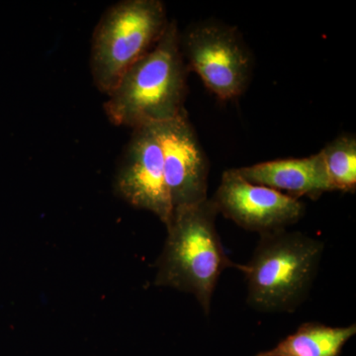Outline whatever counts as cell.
Here are the masks:
<instances>
[{"instance_id":"obj_3","label":"cell","mask_w":356,"mask_h":356,"mask_svg":"<svg viewBox=\"0 0 356 356\" xmlns=\"http://www.w3.org/2000/svg\"><path fill=\"white\" fill-rule=\"evenodd\" d=\"M324 248L301 232L259 236L250 261L238 267L247 280L248 305L262 313H294L309 296Z\"/></svg>"},{"instance_id":"obj_11","label":"cell","mask_w":356,"mask_h":356,"mask_svg":"<svg viewBox=\"0 0 356 356\" xmlns=\"http://www.w3.org/2000/svg\"><path fill=\"white\" fill-rule=\"evenodd\" d=\"M334 191L355 193L356 138L343 134L320 152Z\"/></svg>"},{"instance_id":"obj_7","label":"cell","mask_w":356,"mask_h":356,"mask_svg":"<svg viewBox=\"0 0 356 356\" xmlns=\"http://www.w3.org/2000/svg\"><path fill=\"white\" fill-rule=\"evenodd\" d=\"M115 191L133 207L153 213L165 226L170 222L173 208L153 125L133 129L115 177Z\"/></svg>"},{"instance_id":"obj_4","label":"cell","mask_w":356,"mask_h":356,"mask_svg":"<svg viewBox=\"0 0 356 356\" xmlns=\"http://www.w3.org/2000/svg\"><path fill=\"white\" fill-rule=\"evenodd\" d=\"M170 21L161 0H123L110 6L91 40L90 72L96 88L108 96L156 46Z\"/></svg>"},{"instance_id":"obj_6","label":"cell","mask_w":356,"mask_h":356,"mask_svg":"<svg viewBox=\"0 0 356 356\" xmlns=\"http://www.w3.org/2000/svg\"><path fill=\"white\" fill-rule=\"evenodd\" d=\"M218 212L241 228L259 236L287 229L305 214L303 202L285 194L250 184L236 168L225 170L212 198Z\"/></svg>"},{"instance_id":"obj_10","label":"cell","mask_w":356,"mask_h":356,"mask_svg":"<svg viewBox=\"0 0 356 356\" xmlns=\"http://www.w3.org/2000/svg\"><path fill=\"white\" fill-rule=\"evenodd\" d=\"M356 334V324L330 327L317 322L300 325L273 350L254 356H341L344 346Z\"/></svg>"},{"instance_id":"obj_5","label":"cell","mask_w":356,"mask_h":356,"mask_svg":"<svg viewBox=\"0 0 356 356\" xmlns=\"http://www.w3.org/2000/svg\"><path fill=\"white\" fill-rule=\"evenodd\" d=\"M180 49L189 72L219 99H235L247 90L254 58L236 28L212 20L195 23L180 32Z\"/></svg>"},{"instance_id":"obj_2","label":"cell","mask_w":356,"mask_h":356,"mask_svg":"<svg viewBox=\"0 0 356 356\" xmlns=\"http://www.w3.org/2000/svg\"><path fill=\"white\" fill-rule=\"evenodd\" d=\"M218 214L211 198L173 209L154 280L156 286L193 295L206 316L221 274L240 267L225 252L216 228Z\"/></svg>"},{"instance_id":"obj_9","label":"cell","mask_w":356,"mask_h":356,"mask_svg":"<svg viewBox=\"0 0 356 356\" xmlns=\"http://www.w3.org/2000/svg\"><path fill=\"white\" fill-rule=\"evenodd\" d=\"M236 170L250 184L269 187L297 200H317L325 192L334 191L321 153L307 158L274 159Z\"/></svg>"},{"instance_id":"obj_8","label":"cell","mask_w":356,"mask_h":356,"mask_svg":"<svg viewBox=\"0 0 356 356\" xmlns=\"http://www.w3.org/2000/svg\"><path fill=\"white\" fill-rule=\"evenodd\" d=\"M153 126L163 149L165 184L173 209L207 200L209 159L186 110L172 120Z\"/></svg>"},{"instance_id":"obj_1","label":"cell","mask_w":356,"mask_h":356,"mask_svg":"<svg viewBox=\"0 0 356 356\" xmlns=\"http://www.w3.org/2000/svg\"><path fill=\"white\" fill-rule=\"evenodd\" d=\"M189 70L177 21L156 46L124 74L104 103L110 123L136 129L172 120L185 111Z\"/></svg>"}]
</instances>
